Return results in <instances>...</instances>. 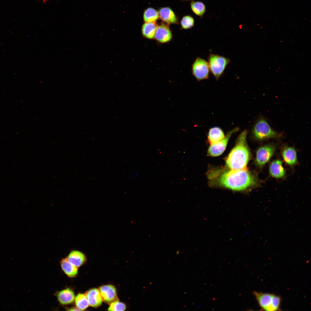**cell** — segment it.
Instances as JSON below:
<instances>
[{
    "label": "cell",
    "instance_id": "6da1fadb",
    "mask_svg": "<svg viewBox=\"0 0 311 311\" xmlns=\"http://www.w3.org/2000/svg\"><path fill=\"white\" fill-rule=\"evenodd\" d=\"M210 183L233 190L242 191L260 185L256 174L246 170L212 169L207 173Z\"/></svg>",
    "mask_w": 311,
    "mask_h": 311
},
{
    "label": "cell",
    "instance_id": "7a4b0ae2",
    "mask_svg": "<svg viewBox=\"0 0 311 311\" xmlns=\"http://www.w3.org/2000/svg\"><path fill=\"white\" fill-rule=\"evenodd\" d=\"M247 131H243L238 137L236 145L229 153L226 160L229 169L240 170L246 169L251 154L247 143Z\"/></svg>",
    "mask_w": 311,
    "mask_h": 311
},
{
    "label": "cell",
    "instance_id": "3957f363",
    "mask_svg": "<svg viewBox=\"0 0 311 311\" xmlns=\"http://www.w3.org/2000/svg\"><path fill=\"white\" fill-rule=\"evenodd\" d=\"M253 294L263 310L276 311L280 310L281 298L274 294L254 291Z\"/></svg>",
    "mask_w": 311,
    "mask_h": 311
},
{
    "label": "cell",
    "instance_id": "277c9868",
    "mask_svg": "<svg viewBox=\"0 0 311 311\" xmlns=\"http://www.w3.org/2000/svg\"><path fill=\"white\" fill-rule=\"evenodd\" d=\"M252 133L254 139L259 141L270 139H278L282 136L281 133L273 130L266 121L263 118L257 122L253 129Z\"/></svg>",
    "mask_w": 311,
    "mask_h": 311
},
{
    "label": "cell",
    "instance_id": "5b68a950",
    "mask_svg": "<svg viewBox=\"0 0 311 311\" xmlns=\"http://www.w3.org/2000/svg\"><path fill=\"white\" fill-rule=\"evenodd\" d=\"M230 60L224 56L211 54L208 59L209 70L216 79H218L223 74Z\"/></svg>",
    "mask_w": 311,
    "mask_h": 311
},
{
    "label": "cell",
    "instance_id": "8992f818",
    "mask_svg": "<svg viewBox=\"0 0 311 311\" xmlns=\"http://www.w3.org/2000/svg\"><path fill=\"white\" fill-rule=\"evenodd\" d=\"M276 150V145L268 144L262 145L257 149L255 160V164L259 169H262L273 155Z\"/></svg>",
    "mask_w": 311,
    "mask_h": 311
},
{
    "label": "cell",
    "instance_id": "52a82bcc",
    "mask_svg": "<svg viewBox=\"0 0 311 311\" xmlns=\"http://www.w3.org/2000/svg\"><path fill=\"white\" fill-rule=\"evenodd\" d=\"M209 70L208 62L199 57L196 58L192 65V74L198 81L208 78Z\"/></svg>",
    "mask_w": 311,
    "mask_h": 311
},
{
    "label": "cell",
    "instance_id": "ba28073f",
    "mask_svg": "<svg viewBox=\"0 0 311 311\" xmlns=\"http://www.w3.org/2000/svg\"><path fill=\"white\" fill-rule=\"evenodd\" d=\"M239 128H236L229 131L225 137L217 143L211 144L208 151V154L211 156L216 157L220 155L225 150L228 141L232 135L237 132Z\"/></svg>",
    "mask_w": 311,
    "mask_h": 311
},
{
    "label": "cell",
    "instance_id": "9c48e42d",
    "mask_svg": "<svg viewBox=\"0 0 311 311\" xmlns=\"http://www.w3.org/2000/svg\"><path fill=\"white\" fill-rule=\"evenodd\" d=\"M281 154L284 161L288 166L293 167L297 164V152L294 147L284 145L281 149Z\"/></svg>",
    "mask_w": 311,
    "mask_h": 311
},
{
    "label": "cell",
    "instance_id": "30bf717a",
    "mask_svg": "<svg viewBox=\"0 0 311 311\" xmlns=\"http://www.w3.org/2000/svg\"><path fill=\"white\" fill-rule=\"evenodd\" d=\"M269 170L270 175L272 177L280 179L285 177V170L282 166V161L280 159H276L270 163Z\"/></svg>",
    "mask_w": 311,
    "mask_h": 311
},
{
    "label": "cell",
    "instance_id": "8fae6325",
    "mask_svg": "<svg viewBox=\"0 0 311 311\" xmlns=\"http://www.w3.org/2000/svg\"><path fill=\"white\" fill-rule=\"evenodd\" d=\"M172 34L168 26L164 24L158 26L155 38L159 42L164 43L170 41Z\"/></svg>",
    "mask_w": 311,
    "mask_h": 311
},
{
    "label": "cell",
    "instance_id": "7c38bea8",
    "mask_svg": "<svg viewBox=\"0 0 311 311\" xmlns=\"http://www.w3.org/2000/svg\"><path fill=\"white\" fill-rule=\"evenodd\" d=\"M158 12L159 18L168 24H177L178 19L173 11L168 7L160 8Z\"/></svg>",
    "mask_w": 311,
    "mask_h": 311
},
{
    "label": "cell",
    "instance_id": "4fadbf2b",
    "mask_svg": "<svg viewBox=\"0 0 311 311\" xmlns=\"http://www.w3.org/2000/svg\"><path fill=\"white\" fill-rule=\"evenodd\" d=\"M99 291L103 299L106 302L111 303L117 298V292L115 287L111 285L101 286Z\"/></svg>",
    "mask_w": 311,
    "mask_h": 311
},
{
    "label": "cell",
    "instance_id": "5bb4252c",
    "mask_svg": "<svg viewBox=\"0 0 311 311\" xmlns=\"http://www.w3.org/2000/svg\"><path fill=\"white\" fill-rule=\"evenodd\" d=\"M85 295L91 306L96 308L101 305L103 299L98 289H91L86 292Z\"/></svg>",
    "mask_w": 311,
    "mask_h": 311
},
{
    "label": "cell",
    "instance_id": "9a60e30c",
    "mask_svg": "<svg viewBox=\"0 0 311 311\" xmlns=\"http://www.w3.org/2000/svg\"><path fill=\"white\" fill-rule=\"evenodd\" d=\"M56 296L59 302L63 305L72 303L75 298L73 291L69 288L59 291L57 293Z\"/></svg>",
    "mask_w": 311,
    "mask_h": 311
},
{
    "label": "cell",
    "instance_id": "2e32d148",
    "mask_svg": "<svg viewBox=\"0 0 311 311\" xmlns=\"http://www.w3.org/2000/svg\"><path fill=\"white\" fill-rule=\"evenodd\" d=\"M67 259L71 264L77 267H79L84 263L86 258L85 255L81 252L73 250L70 252Z\"/></svg>",
    "mask_w": 311,
    "mask_h": 311
},
{
    "label": "cell",
    "instance_id": "e0dca14e",
    "mask_svg": "<svg viewBox=\"0 0 311 311\" xmlns=\"http://www.w3.org/2000/svg\"><path fill=\"white\" fill-rule=\"evenodd\" d=\"M225 135L223 130L218 127L210 128L208 135V140L211 144L217 143L223 139Z\"/></svg>",
    "mask_w": 311,
    "mask_h": 311
},
{
    "label": "cell",
    "instance_id": "ac0fdd59",
    "mask_svg": "<svg viewBox=\"0 0 311 311\" xmlns=\"http://www.w3.org/2000/svg\"><path fill=\"white\" fill-rule=\"evenodd\" d=\"M158 26L156 22H145L143 24L141 29L143 36L149 39H153Z\"/></svg>",
    "mask_w": 311,
    "mask_h": 311
},
{
    "label": "cell",
    "instance_id": "d6986e66",
    "mask_svg": "<svg viewBox=\"0 0 311 311\" xmlns=\"http://www.w3.org/2000/svg\"><path fill=\"white\" fill-rule=\"evenodd\" d=\"M60 265L62 270L68 276L72 278L77 275V267L70 263L67 258L63 259L61 260Z\"/></svg>",
    "mask_w": 311,
    "mask_h": 311
},
{
    "label": "cell",
    "instance_id": "ffe728a7",
    "mask_svg": "<svg viewBox=\"0 0 311 311\" xmlns=\"http://www.w3.org/2000/svg\"><path fill=\"white\" fill-rule=\"evenodd\" d=\"M159 18L158 11L154 8L149 7L144 11L143 18L145 22H156Z\"/></svg>",
    "mask_w": 311,
    "mask_h": 311
},
{
    "label": "cell",
    "instance_id": "44dd1931",
    "mask_svg": "<svg viewBox=\"0 0 311 311\" xmlns=\"http://www.w3.org/2000/svg\"><path fill=\"white\" fill-rule=\"evenodd\" d=\"M190 6L193 12L198 16L202 17L205 13L206 6L201 1H192L191 3Z\"/></svg>",
    "mask_w": 311,
    "mask_h": 311
},
{
    "label": "cell",
    "instance_id": "7402d4cb",
    "mask_svg": "<svg viewBox=\"0 0 311 311\" xmlns=\"http://www.w3.org/2000/svg\"><path fill=\"white\" fill-rule=\"evenodd\" d=\"M75 304L77 308L80 310L86 309L89 304L85 295L81 293L78 294L75 298Z\"/></svg>",
    "mask_w": 311,
    "mask_h": 311
},
{
    "label": "cell",
    "instance_id": "603a6c76",
    "mask_svg": "<svg viewBox=\"0 0 311 311\" xmlns=\"http://www.w3.org/2000/svg\"><path fill=\"white\" fill-rule=\"evenodd\" d=\"M195 23L194 18L189 15L183 16L181 21V28L183 29H188L192 27Z\"/></svg>",
    "mask_w": 311,
    "mask_h": 311
},
{
    "label": "cell",
    "instance_id": "cb8c5ba5",
    "mask_svg": "<svg viewBox=\"0 0 311 311\" xmlns=\"http://www.w3.org/2000/svg\"><path fill=\"white\" fill-rule=\"evenodd\" d=\"M125 305L117 300L111 302L108 308L109 311H124L126 309Z\"/></svg>",
    "mask_w": 311,
    "mask_h": 311
},
{
    "label": "cell",
    "instance_id": "d4e9b609",
    "mask_svg": "<svg viewBox=\"0 0 311 311\" xmlns=\"http://www.w3.org/2000/svg\"><path fill=\"white\" fill-rule=\"evenodd\" d=\"M138 173L137 172H135L132 173L130 177V179L133 180L135 179L138 176Z\"/></svg>",
    "mask_w": 311,
    "mask_h": 311
},
{
    "label": "cell",
    "instance_id": "484cf974",
    "mask_svg": "<svg viewBox=\"0 0 311 311\" xmlns=\"http://www.w3.org/2000/svg\"><path fill=\"white\" fill-rule=\"evenodd\" d=\"M70 311H74V310H80L77 308L73 307L71 308H69L67 310Z\"/></svg>",
    "mask_w": 311,
    "mask_h": 311
},
{
    "label": "cell",
    "instance_id": "4316f807",
    "mask_svg": "<svg viewBox=\"0 0 311 311\" xmlns=\"http://www.w3.org/2000/svg\"><path fill=\"white\" fill-rule=\"evenodd\" d=\"M49 0H43L42 1V3L43 4L46 3L47 2L49 1Z\"/></svg>",
    "mask_w": 311,
    "mask_h": 311
},
{
    "label": "cell",
    "instance_id": "83f0119b",
    "mask_svg": "<svg viewBox=\"0 0 311 311\" xmlns=\"http://www.w3.org/2000/svg\"><path fill=\"white\" fill-rule=\"evenodd\" d=\"M184 0L187 1V0Z\"/></svg>",
    "mask_w": 311,
    "mask_h": 311
}]
</instances>
